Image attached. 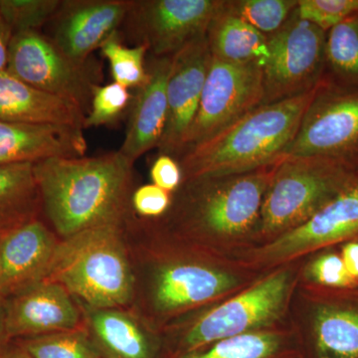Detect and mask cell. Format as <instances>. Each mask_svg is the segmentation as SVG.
<instances>
[{"instance_id":"cell-21","label":"cell","mask_w":358,"mask_h":358,"mask_svg":"<svg viewBox=\"0 0 358 358\" xmlns=\"http://www.w3.org/2000/svg\"><path fill=\"white\" fill-rule=\"evenodd\" d=\"M339 292L313 313L317 358H358V287Z\"/></svg>"},{"instance_id":"cell-2","label":"cell","mask_w":358,"mask_h":358,"mask_svg":"<svg viewBox=\"0 0 358 358\" xmlns=\"http://www.w3.org/2000/svg\"><path fill=\"white\" fill-rule=\"evenodd\" d=\"M317 87L303 95L259 106L186 152L178 159L183 181L246 173L281 162Z\"/></svg>"},{"instance_id":"cell-33","label":"cell","mask_w":358,"mask_h":358,"mask_svg":"<svg viewBox=\"0 0 358 358\" xmlns=\"http://www.w3.org/2000/svg\"><path fill=\"white\" fill-rule=\"evenodd\" d=\"M308 279L327 289H345L358 287L346 271L341 254L327 252L317 256L307 268Z\"/></svg>"},{"instance_id":"cell-12","label":"cell","mask_w":358,"mask_h":358,"mask_svg":"<svg viewBox=\"0 0 358 358\" xmlns=\"http://www.w3.org/2000/svg\"><path fill=\"white\" fill-rule=\"evenodd\" d=\"M212 55L207 37L188 44L173 56L167 81V121L159 155L176 157L182 152L188 131L199 109Z\"/></svg>"},{"instance_id":"cell-17","label":"cell","mask_w":358,"mask_h":358,"mask_svg":"<svg viewBox=\"0 0 358 358\" xmlns=\"http://www.w3.org/2000/svg\"><path fill=\"white\" fill-rule=\"evenodd\" d=\"M173 57L147 60L148 77L131 100L126 136L120 152L136 162L148 150L159 148L167 121L166 88Z\"/></svg>"},{"instance_id":"cell-34","label":"cell","mask_w":358,"mask_h":358,"mask_svg":"<svg viewBox=\"0 0 358 358\" xmlns=\"http://www.w3.org/2000/svg\"><path fill=\"white\" fill-rule=\"evenodd\" d=\"M131 204L143 217L155 218L164 215L171 205V193L155 185H145L134 190Z\"/></svg>"},{"instance_id":"cell-31","label":"cell","mask_w":358,"mask_h":358,"mask_svg":"<svg viewBox=\"0 0 358 358\" xmlns=\"http://www.w3.org/2000/svg\"><path fill=\"white\" fill-rule=\"evenodd\" d=\"M131 95L129 89L115 83L100 86L93 91L88 115L85 119L84 129L112 124L119 120L131 107Z\"/></svg>"},{"instance_id":"cell-29","label":"cell","mask_w":358,"mask_h":358,"mask_svg":"<svg viewBox=\"0 0 358 358\" xmlns=\"http://www.w3.org/2000/svg\"><path fill=\"white\" fill-rule=\"evenodd\" d=\"M296 6L298 0H226L231 13L267 36L286 23Z\"/></svg>"},{"instance_id":"cell-37","label":"cell","mask_w":358,"mask_h":358,"mask_svg":"<svg viewBox=\"0 0 358 358\" xmlns=\"http://www.w3.org/2000/svg\"><path fill=\"white\" fill-rule=\"evenodd\" d=\"M11 37H13V33L0 16V72L6 70V68L7 55H8Z\"/></svg>"},{"instance_id":"cell-13","label":"cell","mask_w":358,"mask_h":358,"mask_svg":"<svg viewBox=\"0 0 358 358\" xmlns=\"http://www.w3.org/2000/svg\"><path fill=\"white\" fill-rule=\"evenodd\" d=\"M129 6L131 0H61L46 36L71 60L86 64L122 25Z\"/></svg>"},{"instance_id":"cell-32","label":"cell","mask_w":358,"mask_h":358,"mask_svg":"<svg viewBox=\"0 0 358 358\" xmlns=\"http://www.w3.org/2000/svg\"><path fill=\"white\" fill-rule=\"evenodd\" d=\"M296 11L301 20L329 32L358 15V0H298Z\"/></svg>"},{"instance_id":"cell-15","label":"cell","mask_w":358,"mask_h":358,"mask_svg":"<svg viewBox=\"0 0 358 358\" xmlns=\"http://www.w3.org/2000/svg\"><path fill=\"white\" fill-rule=\"evenodd\" d=\"M59 241L39 219L0 236V299L8 300L48 275Z\"/></svg>"},{"instance_id":"cell-23","label":"cell","mask_w":358,"mask_h":358,"mask_svg":"<svg viewBox=\"0 0 358 358\" xmlns=\"http://www.w3.org/2000/svg\"><path fill=\"white\" fill-rule=\"evenodd\" d=\"M41 210L34 164L0 166V236L36 220Z\"/></svg>"},{"instance_id":"cell-14","label":"cell","mask_w":358,"mask_h":358,"mask_svg":"<svg viewBox=\"0 0 358 358\" xmlns=\"http://www.w3.org/2000/svg\"><path fill=\"white\" fill-rule=\"evenodd\" d=\"M358 239V176L306 222L258 251L261 260H282L310 250Z\"/></svg>"},{"instance_id":"cell-11","label":"cell","mask_w":358,"mask_h":358,"mask_svg":"<svg viewBox=\"0 0 358 358\" xmlns=\"http://www.w3.org/2000/svg\"><path fill=\"white\" fill-rule=\"evenodd\" d=\"M289 289V274L275 273L245 293L209 310L186 333V352L221 339L250 333L279 315Z\"/></svg>"},{"instance_id":"cell-8","label":"cell","mask_w":358,"mask_h":358,"mask_svg":"<svg viewBox=\"0 0 358 358\" xmlns=\"http://www.w3.org/2000/svg\"><path fill=\"white\" fill-rule=\"evenodd\" d=\"M263 99L262 66L257 62H224L212 57L199 109L180 157L263 105Z\"/></svg>"},{"instance_id":"cell-30","label":"cell","mask_w":358,"mask_h":358,"mask_svg":"<svg viewBox=\"0 0 358 358\" xmlns=\"http://www.w3.org/2000/svg\"><path fill=\"white\" fill-rule=\"evenodd\" d=\"M60 4L61 0H0V16L13 35L39 31Z\"/></svg>"},{"instance_id":"cell-35","label":"cell","mask_w":358,"mask_h":358,"mask_svg":"<svg viewBox=\"0 0 358 358\" xmlns=\"http://www.w3.org/2000/svg\"><path fill=\"white\" fill-rule=\"evenodd\" d=\"M152 185L166 192H176L183 182V171L178 160L166 155H159L150 167Z\"/></svg>"},{"instance_id":"cell-10","label":"cell","mask_w":358,"mask_h":358,"mask_svg":"<svg viewBox=\"0 0 358 358\" xmlns=\"http://www.w3.org/2000/svg\"><path fill=\"white\" fill-rule=\"evenodd\" d=\"M224 0H131L122 24L155 57H173L206 36Z\"/></svg>"},{"instance_id":"cell-6","label":"cell","mask_w":358,"mask_h":358,"mask_svg":"<svg viewBox=\"0 0 358 358\" xmlns=\"http://www.w3.org/2000/svg\"><path fill=\"white\" fill-rule=\"evenodd\" d=\"M327 33L301 20L294 9L286 23L268 35L263 105L310 93L322 83L327 75Z\"/></svg>"},{"instance_id":"cell-3","label":"cell","mask_w":358,"mask_h":358,"mask_svg":"<svg viewBox=\"0 0 358 358\" xmlns=\"http://www.w3.org/2000/svg\"><path fill=\"white\" fill-rule=\"evenodd\" d=\"M45 280L64 287L91 308L128 303L134 281L120 226L93 228L59 241Z\"/></svg>"},{"instance_id":"cell-20","label":"cell","mask_w":358,"mask_h":358,"mask_svg":"<svg viewBox=\"0 0 358 358\" xmlns=\"http://www.w3.org/2000/svg\"><path fill=\"white\" fill-rule=\"evenodd\" d=\"M230 275L197 264L179 263L164 266L155 277L152 299L162 312L199 305L232 288Z\"/></svg>"},{"instance_id":"cell-39","label":"cell","mask_w":358,"mask_h":358,"mask_svg":"<svg viewBox=\"0 0 358 358\" xmlns=\"http://www.w3.org/2000/svg\"><path fill=\"white\" fill-rule=\"evenodd\" d=\"M11 341L7 333L6 301L0 299V350Z\"/></svg>"},{"instance_id":"cell-25","label":"cell","mask_w":358,"mask_h":358,"mask_svg":"<svg viewBox=\"0 0 358 358\" xmlns=\"http://www.w3.org/2000/svg\"><path fill=\"white\" fill-rule=\"evenodd\" d=\"M327 76L358 89V15L327 33Z\"/></svg>"},{"instance_id":"cell-7","label":"cell","mask_w":358,"mask_h":358,"mask_svg":"<svg viewBox=\"0 0 358 358\" xmlns=\"http://www.w3.org/2000/svg\"><path fill=\"white\" fill-rule=\"evenodd\" d=\"M327 157L358 169V89L327 76L301 117L286 157Z\"/></svg>"},{"instance_id":"cell-5","label":"cell","mask_w":358,"mask_h":358,"mask_svg":"<svg viewBox=\"0 0 358 358\" xmlns=\"http://www.w3.org/2000/svg\"><path fill=\"white\" fill-rule=\"evenodd\" d=\"M280 162L246 173L185 180L181 222L217 236L244 234L260 222L264 196Z\"/></svg>"},{"instance_id":"cell-26","label":"cell","mask_w":358,"mask_h":358,"mask_svg":"<svg viewBox=\"0 0 358 358\" xmlns=\"http://www.w3.org/2000/svg\"><path fill=\"white\" fill-rule=\"evenodd\" d=\"M32 358H103L81 329L15 339Z\"/></svg>"},{"instance_id":"cell-4","label":"cell","mask_w":358,"mask_h":358,"mask_svg":"<svg viewBox=\"0 0 358 358\" xmlns=\"http://www.w3.org/2000/svg\"><path fill=\"white\" fill-rule=\"evenodd\" d=\"M358 169L327 157H286L268 183L260 226L287 232L306 222L357 178Z\"/></svg>"},{"instance_id":"cell-9","label":"cell","mask_w":358,"mask_h":358,"mask_svg":"<svg viewBox=\"0 0 358 358\" xmlns=\"http://www.w3.org/2000/svg\"><path fill=\"white\" fill-rule=\"evenodd\" d=\"M6 70L30 86L75 103L86 115L89 112L96 86L95 68L71 60L46 35H13Z\"/></svg>"},{"instance_id":"cell-1","label":"cell","mask_w":358,"mask_h":358,"mask_svg":"<svg viewBox=\"0 0 358 358\" xmlns=\"http://www.w3.org/2000/svg\"><path fill=\"white\" fill-rule=\"evenodd\" d=\"M134 164L120 152L34 164L42 210L63 239L119 225L131 204Z\"/></svg>"},{"instance_id":"cell-38","label":"cell","mask_w":358,"mask_h":358,"mask_svg":"<svg viewBox=\"0 0 358 358\" xmlns=\"http://www.w3.org/2000/svg\"><path fill=\"white\" fill-rule=\"evenodd\" d=\"M0 358H32L16 341H11L0 350Z\"/></svg>"},{"instance_id":"cell-28","label":"cell","mask_w":358,"mask_h":358,"mask_svg":"<svg viewBox=\"0 0 358 358\" xmlns=\"http://www.w3.org/2000/svg\"><path fill=\"white\" fill-rule=\"evenodd\" d=\"M279 345L275 334L247 333L216 341L208 350L183 353L179 358H268Z\"/></svg>"},{"instance_id":"cell-16","label":"cell","mask_w":358,"mask_h":358,"mask_svg":"<svg viewBox=\"0 0 358 358\" xmlns=\"http://www.w3.org/2000/svg\"><path fill=\"white\" fill-rule=\"evenodd\" d=\"M6 306L11 341L79 329V310L69 292L57 282H37L6 300Z\"/></svg>"},{"instance_id":"cell-22","label":"cell","mask_w":358,"mask_h":358,"mask_svg":"<svg viewBox=\"0 0 358 358\" xmlns=\"http://www.w3.org/2000/svg\"><path fill=\"white\" fill-rule=\"evenodd\" d=\"M212 57L224 62H257L268 57V36L226 8V0L214 15L206 34Z\"/></svg>"},{"instance_id":"cell-24","label":"cell","mask_w":358,"mask_h":358,"mask_svg":"<svg viewBox=\"0 0 358 358\" xmlns=\"http://www.w3.org/2000/svg\"><path fill=\"white\" fill-rule=\"evenodd\" d=\"M92 341L103 358H152L150 343L133 317L115 308H91Z\"/></svg>"},{"instance_id":"cell-18","label":"cell","mask_w":358,"mask_h":358,"mask_svg":"<svg viewBox=\"0 0 358 358\" xmlns=\"http://www.w3.org/2000/svg\"><path fill=\"white\" fill-rule=\"evenodd\" d=\"M87 150L82 129L0 121V166L82 157Z\"/></svg>"},{"instance_id":"cell-19","label":"cell","mask_w":358,"mask_h":358,"mask_svg":"<svg viewBox=\"0 0 358 358\" xmlns=\"http://www.w3.org/2000/svg\"><path fill=\"white\" fill-rule=\"evenodd\" d=\"M86 114L75 103L0 72V121L84 129Z\"/></svg>"},{"instance_id":"cell-27","label":"cell","mask_w":358,"mask_h":358,"mask_svg":"<svg viewBox=\"0 0 358 358\" xmlns=\"http://www.w3.org/2000/svg\"><path fill=\"white\" fill-rule=\"evenodd\" d=\"M101 53L110 63L115 83L127 89H138L148 77V46L127 47L120 40L119 32L113 33L100 47Z\"/></svg>"},{"instance_id":"cell-36","label":"cell","mask_w":358,"mask_h":358,"mask_svg":"<svg viewBox=\"0 0 358 358\" xmlns=\"http://www.w3.org/2000/svg\"><path fill=\"white\" fill-rule=\"evenodd\" d=\"M341 256L348 274L358 282V239L345 242Z\"/></svg>"}]
</instances>
